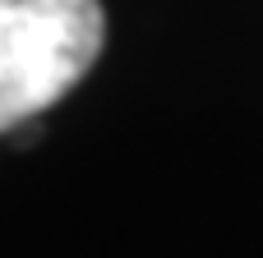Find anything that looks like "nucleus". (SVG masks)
<instances>
[{
    "label": "nucleus",
    "mask_w": 263,
    "mask_h": 258,
    "mask_svg": "<svg viewBox=\"0 0 263 258\" xmlns=\"http://www.w3.org/2000/svg\"><path fill=\"white\" fill-rule=\"evenodd\" d=\"M102 0H0V134L55 106L102 55Z\"/></svg>",
    "instance_id": "f257e3e1"
}]
</instances>
